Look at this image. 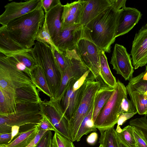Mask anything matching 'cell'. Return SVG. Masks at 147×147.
<instances>
[{"label":"cell","mask_w":147,"mask_h":147,"mask_svg":"<svg viewBox=\"0 0 147 147\" xmlns=\"http://www.w3.org/2000/svg\"><path fill=\"white\" fill-rule=\"evenodd\" d=\"M52 136L51 131H48L36 147H51Z\"/></svg>","instance_id":"39"},{"label":"cell","mask_w":147,"mask_h":147,"mask_svg":"<svg viewBox=\"0 0 147 147\" xmlns=\"http://www.w3.org/2000/svg\"><path fill=\"white\" fill-rule=\"evenodd\" d=\"M142 15L135 8L126 7L122 9L119 13L116 38L129 32L138 23Z\"/></svg>","instance_id":"16"},{"label":"cell","mask_w":147,"mask_h":147,"mask_svg":"<svg viewBox=\"0 0 147 147\" xmlns=\"http://www.w3.org/2000/svg\"><path fill=\"white\" fill-rule=\"evenodd\" d=\"M47 131L39 130L36 136L26 147H36L41 139Z\"/></svg>","instance_id":"43"},{"label":"cell","mask_w":147,"mask_h":147,"mask_svg":"<svg viewBox=\"0 0 147 147\" xmlns=\"http://www.w3.org/2000/svg\"><path fill=\"white\" fill-rule=\"evenodd\" d=\"M145 94H146V95H147V91H146V92H145Z\"/></svg>","instance_id":"54"},{"label":"cell","mask_w":147,"mask_h":147,"mask_svg":"<svg viewBox=\"0 0 147 147\" xmlns=\"http://www.w3.org/2000/svg\"><path fill=\"white\" fill-rule=\"evenodd\" d=\"M87 0H79L63 5L61 16V29L80 24Z\"/></svg>","instance_id":"17"},{"label":"cell","mask_w":147,"mask_h":147,"mask_svg":"<svg viewBox=\"0 0 147 147\" xmlns=\"http://www.w3.org/2000/svg\"><path fill=\"white\" fill-rule=\"evenodd\" d=\"M99 77L105 84L114 89L117 81L111 71L105 52L101 50L100 54V72Z\"/></svg>","instance_id":"26"},{"label":"cell","mask_w":147,"mask_h":147,"mask_svg":"<svg viewBox=\"0 0 147 147\" xmlns=\"http://www.w3.org/2000/svg\"><path fill=\"white\" fill-rule=\"evenodd\" d=\"M91 77L86 80V87L79 105L74 115L69 122V131L71 140L73 142L79 127L84 118L91 110L95 94L101 83L94 80Z\"/></svg>","instance_id":"8"},{"label":"cell","mask_w":147,"mask_h":147,"mask_svg":"<svg viewBox=\"0 0 147 147\" xmlns=\"http://www.w3.org/2000/svg\"><path fill=\"white\" fill-rule=\"evenodd\" d=\"M147 70V65L146 66V69L145 71H146Z\"/></svg>","instance_id":"52"},{"label":"cell","mask_w":147,"mask_h":147,"mask_svg":"<svg viewBox=\"0 0 147 147\" xmlns=\"http://www.w3.org/2000/svg\"><path fill=\"white\" fill-rule=\"evenodd\" d=\"M98 134L96 132H93L90 134L87 138V142L91 145L94 144L97 141Z\"/></svg>","instance_id":"47"},{"label":"cell","mask_w":147,"mask_h":147,"mask_svg":"<svg viewBox=\"0 0 147 147\" xmlns=\"http://www.w3.org/2000/svg\"><path fill=\"white\" fill-rule=\"evenodd\" d=\"M127 91L137 113L140 115H146L147 112V95L129 90Z\"/></svg>","instance_id":"29"},{"label":"cell","mask_w":147,"mask_h":147,"mask_svg":"<svg viewBox=\"0 0 147 147\" xmlns=\"http://www.w3.org/2000/svg\"><path fill=\"white\" fill-rule=\"evenodd\" d=\"M16 67L20 70L25 73L30 78L32 77V71L24 65L12 57H9Z\"/></svg>","instance_id":"40"},{"label":"cell","mask_w":147,"mask_h":147,"mask_svg":"<svg viewBox=\"0 0 147 147\" xmlns=\"http://www.w3.org/2000/svg\"><path fill=\"white\" fill-rule=\"evenodd\" d=\"M117 136L120 140L127 147H135L136 141L133 127L128 125L121 129L117 127L115 129Z\"/></svg>","instance_id":"30"},{"label":"cell","mask_w":147,"mask_h":147,"mask_svg":"<svg viewBox=\"0 0 147 147\" xmlns=\"http://www.w3.org/2000/svg\"><path fill=\"white\" fill-rule=\"evenodd\" d=\"M39 125L19 132L18 135L9 144L7 147H26L36 136L39 131Z\"/></svg>","instance_id":"23"},{"label":"cell","mask_w":147,"mask_h":147,"mask_svg":"<svg viewBox=\"0 0 147 147\" xmlns=\"http://www.w3.org/2000/svg\"><path fill=\"white\" fill-rule=\"evenodd\" d=\"M41 112L54 127L55 131L71 140L69 131V123L63 115L59 101L53 98L39 103Z\"/></svg>","instance_id":"9"},{"label":"cell","mask_w":147,"mask_h":147,"mask_svg":"<svg viewBox=\"0 0 147 147\" xmlns=\"http://www.w3.org/2000/svg\"><path fill=\"white\" fill-rule=\"evenodd\" d=\"M70 59L68 67L61 73V81L59 88L53 98L59 101L68 83L76 78H81L90 70L83 63L76 49L65 51Z\"/></svg>","instance_id":"11"},{"label":"cell","mask_w":147,"mask_h":147,"mask_svg":"<svg viewBox=\"0 0 147 147\" xmlns=\"http://www.w3.org/2000/svg\"><path fill=\"white\" fill-rule=\"evenodd\" d=\"M11 132L0 133V145L8 144L11 142Z\"/></svg>","instance_id":"46"},{"label":"cell","mask_w":147,"mask_h":147,"mask_svg":"<svg viewBox=\"0 0 147 147\" xmlns=\"http://www.w3.org/2000/svg\"><path fill=\"white\" fill-rule=\"evenodd\" d=\"M145 73L143 72L133 77L126 86L127 89L145 94L147 91V81L143 79Z\"/></svg>","instance_id":"31"},{"label":"cell","mask_w":147,"mask_h":147,"mask_svg":"<svg viewBox=\"0 0 147 147\" xmlns=\"http://www.w3.org/2000/svg\"><path fill=\"white\" fill-rule=\"evenodd\" d=\"M145 73L144 75L143 79L144 80L147 81V70L145 71Z\"/></svg>","instance_id":"50"},{"label":"cell","mask_w":147,"mask_h":147,"mask_svg":"<svg viewBox=\"0 0 147 147\" xmlns=\"http://www.w3.org/2000/svg\"><path fill=\"white\" fill-rule=\"evenodd\" d=\"M20 127V126H18L15 125L11 127V141L16 137V136L18 135L19 133Z\"/></svg>","instance_id":"48"},{"label":"cell","mask_w":147,"mask_h":147,"mask_svg":"<svg viewBox=\"0 0 147 147\" xmlns=\"http://www.w3.org/2000/svg\"><path fill=\"white\" fill-rule=\"evenodd\" d=\"M63 8V5L60 2L45 14L47 27L55 45L61 29V19Z\"/></svg>","instance_id":"18"},{"label":"cell","mask_w":147,"mask_h":147,"mask_svg":"<svg viewBox=\"0 0 147 147\" xmlns=\"http://www.w3.org/2000/svg\"><path fill=\"white\" fill-rule=\"evenodd\" d=\"M33 84L31 78L19 70L9 57L0 53V88L14 92Z\"/></svg>","instance_id":"7"},{"label":"cell","mask_w":147,"mask_h":147,"mask_svg":"<svg viewBox=\"0 0 147 147\" xmlns=\"http://www.w3.org/2000/svg\"><path fill=\"white\" fill-rule=\"evenodd\" d=\"M114 91L101 109L94 122L95 127L100 131L114 127L117 123L123 99L127 96L126 87L123 83L117 81Z\"/></svg>","instance_id":"5"},{"label":"cell","mask_w":147,"mask_h":147,"mask_svg":"<svg viewBox=\"0 0 147 147\" xmlns=\"http://www.w3.org/2000/svg\"><path fill=\"white\" fill-rule=\"evenodd\" d=\"M88 70L81 78H75L66 86L59 101L63 115L68 123L73 117L81 101L86 80L93 77Z\"/></svg>","instance_id":"6"},{"label":"cell","mask_w":147,"mask_h":147,"mask_svg":"<svg viewBox=\"0 0 147 147\" xmlns=\"http://www.w3.org/2000/svg\"><path fill=\"white\" fill-rule=\"evenodd\" d=\"M36 41L47 44L50 46L51 49H55L58 52L60 51L57 47L52 40L45 19L42 28L36 38Z\"/></svg>","instance_id":"34"},{"label":"cell","mask_w":147,"mask_h":147,"mask_svg":"<svg viewBox=\"0 0 147 147\" xmlns=\"http://www.w3.org/2000/svg\"><path fill=\"white\" fill-rule=\"evenodd\" d=\"M32 48L30 50L22 52L8 57H14L18 61L24 65L32 72L38 66L32 55Z\"/></svg>","instance_id":"32"},{"label":"cell","mask_w":147,"mask_h":147,"mask_svg":"<svg viewBox=\"0 0 147 147\" xmlns=\"http://www.w3.org/2000/svg\"><path fill=\"white\" fill-rule=\"evenodd\" d=\"M118 143L119 147H127L125 146L118 137Z\"/></svg>","instance_id":"49"},{"label":"cell","mask_w":147,"mask_h":147,"mask_svg":"<svg viewBox=\"0 0 147 147\" xmlns=\"http://www.w3.org/2000/svg\"><path fill=\"white\" fill-rule=\"evenodd\" d=\"M0 147H7L5 144L0 145Z\"/></svg>","instance_id":"51"},{"label":"cell","mask_w":147,"mask_h":147,"mask_svg":"<svg viewBox=\"0 0 147 147\" xmlns=\"http://www.w3.org/2000/svg\"><path fill=\"white\" fill-rule=\"evenodd\" d=\"M51 147H75L73 142L60 133L55 132Z\"/></svg>","instance_id":"35"},{"label":"cell","mask_w":147,"mask_h":147,"mask_svg":"<svg viewBox=\"0 0 147 147\" xmlns=\"http://www.w3.org/2000/svg\"><path fill=\"white\" fill-rule=\"evenodd\" d=\"M129 124L141 131L147 142V118L146 115L131 120Z\"/></svg>","instance_id":"36"},{"label":"cell","mask_w":147,"mask_h":147,"mask_svg":"<svg viewBox=\"0 0 147 147\" xmlns=\"http://www.w3.org/2000/svg\"><path fill=\"white\" fill-rule=\"evenodd\" d=\"M43 118L38 126L39 130L53 131L55 132V129L47 118L43 115Z\"/></svg>","instance_id":"41"},{"label":"cell","mask_w":147,"mask_h":147,"mask_svg":"<svg viewBox=\"0 0 147 147\" xmlns=\"http://www.w3.org/2000/svg\"><path fill=\"white\" fill-rule=\"evenodd\" d=\"M51 49L57 67L61 74L69 65L70 59L65 51L58 52L55 49Z\"/></svg>","instance_id":"33"},{"label":"cell","mask_w":147,"mask_h":147,"mask_svg":"<svg viewBox=\"0 0 147 147\" xmlns=\"http://www.w3.org/2000/svg\"><path fill=\"white\" fill-rule=\"evenodd\" d=\"M137 113V110L132 102L129 99L127 96L123 99L121 103L119 115L123 113Z\"/></svg>","instance_id":"37"},{"label":"cell","mask_w":147,"mask_h":147,"mask_svg":"<svg viewBox=\"0 0 147 147\" xmlns=\"http://www.w3.org/2000/svg\"><path fill=\"white\" fill-rule=\"evenodd\" d=\"M31 79L38 91L42 92L50 98H53L45 74L40 67L38 66L32 71Z\"/></svg>","instance_id":"24"},{"label":"cell","mask_w":147,"mask_h":147,"mask_svg":"<svg viewBox=\"0 0 147 147\" xmlns=\"http://www.w3.org/2000/svg\"><path fill=\"white\" fill-rule=\"evenodd\" d=\"M98 147H103L100 144Z\"/></svg>","instance_id":"53"},{"label":"cell","mask_w":147,"mask_h":147,"mask_svg":"<svg viewBox=\"0 0 147 147\" xmlns=\"http://www.w3.org/2000/svg\"><path fill=\"white\" fill-rule=\"evenodd\" d=\"M111 6L110 0H88L84 9L80 24L83 27Z\"/></svg>","instance_id":"19"},{"label":"cell","mask_w":147,"mask_h":147,"mask_svg":"<svg viewBox=\"0 0 147 147\" xmlns=\"http://www.w3.org/2000/svg\"><path fill=\"white\" fill-rule=\"evenodd\" d=\"M84 34V27L80 24L69 26L61 29L55 45L61 51L76 49Z\"/></svg>","instance_id":"15"},{"label":"cell","mask_w":147,"mask_h":147,"mask_svg":"<svg viewBox=\"0 0 147 147\" xmlns=\"http://www.w3.org/2000/svg\"><path fill=\"white\" fill-rule=\"evenodd\" d=\"M32 52L37 65L45 72L53 98L60 85L62 76L56 65L51 48L47 44L36 41Z\"/></svg>","instance_id":"3"},{"label":"cell","mask_w":147,"mask_h":147,"mask_svg":"<svg viewBox=\"0 0 147 147\" xmlns=\"http://www.w3.org/2000/svg\"><path fill=\"white\" fill-rule=\"evenodd\" d=\"M14 94L17 105L39 104L41 100L36 87L34 84L18 89Z\"/></svg>","instance_id":"21"},{"label":"cell","mask_w":147,"mask_h":147,"mask_svg":"<svg viewBox=\"0 0 147 147\" xmlns=\"http://www.w3.org/2000/svg\"><path fill=\"white\" fill-rule=\"evenodd\" d=\"M32 49H27L16 42L10 36L5 26L0 27V53L10 56Z\"/></svg>","instance_id":"20"},{"label":"cell","mask_w":147,"mask_h":147,"mask_svg":"<svg viewBox=\"0 0 147 147\" xmlns=\"http://www.w3.org/2000/svg\"><path fill=\"white\" fill-rule=\"evenodd\" d=\"M99 131L100 144L103 147H119L117 135L114 127Z\"/></svg>","instance_id":"27"},{"label":"cell","mask_w":147,"mask_h":147,"mask_svg":"<svg viewBox=\"0 0 147 147\" xmlns=\"http://www.w3.org/2000/svg\"><path fill=\"white\" fill-rule=\"evenodd\" d=\"M111 6L116 10L120 11L126 7V0H110Z\"/></svg>","instance_id":"45"},{"label":"cell","mask_w":147,"mask_h":147,"mask_svg":"<svg viewBox=\"0 0 147 147\" xmlns=\"http://www.w3.org/2000/svg\"><path fill=\"white\" fill-rule=\"evenodd\" d=\"M45 17L42 6L11 21L5 26L6 29L16 42L27 49H32L35 45Z\"/></svg>","instance_id":"2"},{"label":"cell","mask_w":147,"mask_h":147,"mask_svg":"<svg viewBox=\"0 0 147 147\" xmlns=\"http://www.w3.org/2000/svg\"><path fill=\"white\" fill-rule=\"evenodd\" d=\"M93 108L94 105L90 112L84 118L81 123L77 133L75 141H79L84 135L97 130V128L94 126V121L92 119Z\"/></svg>","instance_id":"28"},{"label":"cell","mask_w":147,"mask_h":147,"mask_svg":"<svg viewBox=\"0 0 147 147\" xmlns=\"http://www.w3.org/2000/svg\"><path fill=\"white\" fill-rule=\"evenodd\" d=\"M114 91V89L106 84L101 85L95 95L92 119L94 121L102 108L108 100Z\"/></svg>","instance_id":"22"},{"label":"cell","mask_w":147,"mask_h":147,"mask_svg":"<svg viewBox=\"0 0 147 147\" xmlns=\"http://www.w3.org/2000/svg\"><path fill=\"white\" fill-rule=\"evenodd\" d=\"M76 50L83 63L95 79L100 76V50L93 42L83 37L78 43Z\"/></svg>","instance_id":"10"},{"label":"cell","mask_w":147,"mask_h":147,"mask_svg":"<svg viewBox=\"0 0 147 147\" xmlns=\"http://www.w3.org/2000/svg\"><path fill=\"white\" fill-rule=\"evenodd\" d=\"M130 55L134 69L147 64V23L136 34Z\"/></svg>","instance_id":"14"},{"label":"cell","mask_w":147,"mask_h":147,"mask_svg":"<svg viewBox=\"0 0 147 147\" xmlns=\"http://www.w3.org/2000/svg\"><path fill=\"white\" fill-rule=\"evenodd\" d=\"M136 114V113H123L120 114L118 119L117 127L122 125L127 120L130 119Z\"/></svg>","instance_id":"44"},{"label":"cell","mask_w":147,"mask_h":147,"mask_svg":"<svg viewBox=\"0 0 147 147\" xmlns=\"http://www.w3.org/2000/svg\"><path fill=\"white\" fill-rule=\"evenodd\" d=\"M130 54L122 45H115L110 63L117 74L121 75L126 81H129L133 77L134 67Z\"/></svg>","instance_id":"13"},{"label":"cell","mask_w":147,"mask_h":147,"mask_svg":"<svg viewBox=\"0 0 147 147\" xmlns=\"http://www.w3.org/2000/svg\"><path fill=\"white\" fill-rule=\"evenodd\" d=\"M41 0H29L24 2H12L4 6L5 10L0 16V23L6 26L12 20L42 6Z\"/></svg>","instance_id":"12"},{"label":"cell","mask_w":147,"mask_h":147,"mask_svg":"<svg viewBox=\"0 0 147 147\" xmlns=\"http://www.w3.org/2000/svg\"><path fill=\"white\" fill-rule=\"evenodd\" d=\"M133 127L136 141L135 147H147V142L141 131L136 127Z\"/></svg>","instance_id":"38"},{"label":"cell","mask_w":147,"mask_h":147,"mask_svg":"<svg viewBox=\"0 0 147 147\" xmlns=\"http://www.w3.org/2000/svg\"><path fill=\"white\" fill-rule=\"evenodd\" d=\"M120 11L111 6L108 7L84 27V37L91 40L100 50L110 53L111 46L116 38Z\"/></svg>","instance_id":"1"},{"label":"cell","mask_w":147,"mask_h":147,"mask_svg":"<svg viewBox=\"0 0 147 147\" xmlns=\"http://www.w3.org/2000/svg\"><path fill=\"white\" fill-rule=\"evenodd\" d=\"M42 118L39 104H17L15 113L0 115V133L11 132V127L15 125H39Z\"/></svg>","instance_id":"4"},{"label":"cell","mask_w":147,"mask_h":147,"mask_svg":"<svg viewBox=\"0 0 147 147\" xmlns=\"http://www.w3.org/2000/svg\"><path fill=\"white\" fill-rule=\"evenodd\" d=\"M17 110V104L13 92L0 88V115L11 114Z\"/></svg>","instance_id":"25"},{"label":"cell","mask_w":147,"mask_h":147,"mask_svg":"<svg viewBox=\"0 0 147 147\" xmlns=\"http://www.w3.org/2000/svg\"><path fill=\"white\" fill-rule=\"evenodd\" d=\"M60 2L59 0H41L42 7L46 13Z\"/></svg>","instance_id":"42"}]
</instances>
